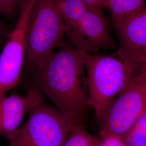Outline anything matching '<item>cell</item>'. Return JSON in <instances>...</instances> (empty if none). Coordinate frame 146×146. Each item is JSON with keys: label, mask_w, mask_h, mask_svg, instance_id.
<instances>
[{"label": "cell", "mask_w": 146, "mask_h": 146, "mask_svg": "<svg viewBox=\"0 0 146 146\" xmlns=\"http://www.w3.org/2000/svg\"><path fill=\"white\" fill-rule=\"evenodd\" d=\"M86 52L63 42L35 73L31 86L50 100L73 127L83 125L88 108Z\"/></svg>", "instance_id": "cell-1"}, {"label": "cell", "mask_w": 146, "mask_h": 146, "mask_svg": "<svg viewBox=\"0 0 146 146\" xmlns=\"http://www.w3.org/2000/svg\"><path fill=\"white\" fill-rule=\"evenodd\" d=\"M66 28L58 0H35L27 27L23 69L31 76L64 41Z\"/></svg>", "instance_id": "cell-2"}, {"label": "cell", "mask_w": 146, "mask_h": 146, "mask_svg": "<svg viewBox=\"0 0 146 146\" xmlns=\"http://www.w3.org/2000/svg\"><path fill=\"white\" fill-rule=\"evenodd\" d=\"M86 81L89 106L100 120L134 75L119 58L96 54H86Z\"/></svg>", "instance_id": "cell-3"}, {"label": "cell", "mask_w": 146, "mask_h": 146, "mask_svg": "<svg viewBox=\"0 0 146 146\" xmlns=\"http://www.w3.org/2000/svg\"><path fill=\"white\" fill-rule=\"evenodd\" d=\"M146 114V70L131 77L100 120V137L123 139Z\"/></svg>", "instance_id": "cell-4"}, {"label": "cell", "mask_w": 146, "mask_h": 146, "mask_svg": "<svg viewBox=\"0 0 146 146\" xmlns=\"http://www.w3.org/2000/svg\"><path fill=\"white\" fill-rule=\"evenodd\" d=\"M9 140L10 146H62L73 126L56 108L42 101Z\"/></svg>", "instance_id": "cell-5"}, {"label": "cell", "mask_w": 146, "mask_h": 146, "mask_svg": "<svg viewBox=\"0 0 146 146\" xmlns=\"http://www.w3.org/2000/svg\"><path fill=\"white\" fill-rule=\"evenodd\" d=\"M34 1L23 2L15 26L0 53V99L20 81L25 62L27 27Z\"/></svg>", "instance_id": "cell-6"}, {"label": "cell", "mask_w": 146, "mask_h": 146, "mask_svg": "<svg viewBox=\"0 0 146 146\" xmlns=\"http://www.w3.org/2000/svg\"><path fill=\"white\" fill-rule=\"evenodd\" d=\"M65 35L70 46L87 54L117 48L110 35L103 13L87 9L70 26L66 28Z\"/></svg>", "instance_id": "cell-7"}, {"label": "cell", "mask_w": 146, "mask_h": 146, "mask_svg": "<svg viewBox=\"0 0 146 146\" xmlns=\"http://www.w3.org/2000/svg\"><path fill=\"white\" fill-rule=\"evenodd\" d=\"M114 27L119 41L117 55L135 75L146 64V3L141 11Z\"/></svg>", "instance_id": "cell-8"}, {"label": "cell", "mask_w": 146, "mask_h": 146, "mask_svg": "<svg viewBox=\"0 0 146 146\" xmlns=\"http://www.w3.org/2000/svg\"><path fill=\"white\" fill-rule=\"evenodd\" d=\"M44 101L43 95L31 86L25 96L14 94L0 99V136L10 140L21 125L27 113Z\"/></svg>", "instance_id": "cell-9"}, {"label": "cell", "mask_w": 146, "mask_h": 146, "mask_svg": "<svg viewBox=\"0 0 146 146\" xmlns=\"http://www.w3.org/2000/svg\"><path fill=\"white\" fill-rule=\"evenodd\" d=\"M114 26L116 27L131 16L141 11L145 6V0H104Z\"/></svg>", "instance_id": "cell-10"}, {"label": "cell", "mask_w": 146, "mask_h": 146, "mask_svg": "<svg viewBox=\"0 0 146 146\" xmlns=\"http://www.w3.org/2000/svg\"><path fill=\"white\" fill-rule=\"evenodd\" d=\"M100 140V137L86 131L83 125H75L62 146H97Z\"/></svg>", "instance_id": "cell-11"}, {"label": "cell", "mask_w": 146, "mask_h": 146, "mask_svg": "<svg viewBox=\"0 0 146 146\" xmlns=\"http://www.w3.org/2000/svg\"><path fill=\"white\" fill-rule=\"evenodd\" d=\"M25 0H0V15L9 20L19 17Z\"/></svg>", "instance_id": "cell-12"}, {"label": "cell", "mask_w": 146, "mask_h": 146, "mask_svg": "<svg viewBox=\"0 0 146 146\" xmlns=\"http://www.w3.org/2000/svg\"><path fill=\"white\" fill-rule=\"evenodd\" d=\"M125 137L128 146H146V131L141 128L133 127Z\"/></svg>", "instance_id": "cell-13"}, {"label": "cell", "mask_w": 146, "mask_h": 146, "mask_svg": "<svg viewBox=\"0 0 146 146\" xmlns=\"http://www.w3.org/2000/svg\"><path fill=\"white\" fill-rule=\"evenodd\" d=\"M90 11L98 13H103L106 8L104 0H80Z\"/></svg>", "instance_id": "cell-14"}, {"label": "cell", "mask_w": 146, "mask_h": 146, "mask_svg": "<svg viewBox=\"0 0 146 146\" xmlns=\"http://www.w3.org/2000/svg\"><path fill=\"white\" fill-rule=\"evenodd\" d=\"M101 138V137H100ZM97 146H128L122 139L115 137H107L101 138Z\"/></svg>", "instance_id": "cell-15"}, {"label": "cell", "mask_w": 146, "mask_h": 146, "mask_svg": "<svg viewBox=\"0 0 146 146\" xmlns=\"http://www.w3.org/2000/svg\"><path fill=\"white\" fill-rule=\"evenodd\" d=\"M10 33L11 31L5 24L0 21V46L5 44Z\"/></svg>", "instance_id": "cell-16"}, {"label": "cell", "mask_w": 146, "mask_h": 146, "mask_svg": "<svg viewBox=\"0 0 146 146\" xmlns=\"http://www.w3.org/2000/svg\"><path fill=\"white\" fill-rule=\"evenodd\" d=\"M134 127H136L146 131V114L142 116L137 121Z\"/></svg>", "instance_id": "cell-17"}, {"label": "cell", "mask_w": 146, "mask_h": 146, "mask_svg": "<svg viewBox=\"0 0 146 146\" xmlns=\"http://www.w3.org/2000/svg\"><path fill=\"white\" fill-rule=\"evenodd\" d=\"M143 69H145V70H146V66H145V67H144V68H143Z\"/></svg>", "instance_id": "cell-18"}]
</instances>
